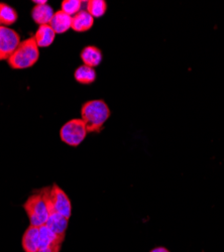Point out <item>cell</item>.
Segmentation results:
<instances>
[{
	"mask_svg": "<svg viewBox=\"0 0 224 252\" xmlns=\"http://www.w3.org/2000/svg\"><path fill=\"white\" fill-rule=\"evenodd\" d=\"M81 6H82V1L80 0H64L61 10L72 16L81 11Z\"/></svg>",
	"mask_w": 224,
	"mask_h": 252,
	"instance_id": "obj_18",
	"label": "cell"
},
{
	"mask_svg": "<svg viewBox=\"0 0 224 252\" xmlns=\"http://www.w3.org/2000/svg\"><path fill=\"white\" fill-rule=\"evenodd\" d=\"M38 58V47L32 36L22 41L7 61L12 69L22 70L32 67L37 62Z\"/></svg>",
	"mask_w": 224,
	"mask_h": 252,
	"instance_id": "obj_2",
	"label": "cell"
},
{
	"mask_svg": "<svg viewBox=\"0 0 224 252\" xmlns=\"http://www.w3.org/2000/svg\"><path fill=\"white\" fill-rule=\"evenodd\" d=\"M81 116L88 132H100L110 116V110L103 100H91L82 106Z\"/></svg>",
	"mask_w": 224,
	"mask_h": 252,
	"instance_id": "obj_1",
	"label": "cell"
},
{
	"mask_svg": "<svg viewBox=\"0 0 224 252\" xmlns=\"http://www.w3.org/2000/svg\"><path fill=\"white\" fill-rule=\"evenodd\" d=\"M32 226L39 227L46 225L50 216V210L46 199L40 191L31 196L24 205Z\"/></svg>",
	"mask_w": 224,
	"mask_h": 252,
	"instance_id": "obj_4",
	"label": "cell"
},
{
	"mask_svg": "<svg viewBox=\"0 0 224 252\" xmlns=\"http://www.w3.org/2000/svg\"><path fill=\"white\" fill-rule=\"evenodd\" d=\"M74 77L78 83L89 85V84H92L96 80V71L94 70V68L83 65L77 68Z\"/></svg>",
	"mask_w": 224,
	"mask_h": 252,
	"instance_id": "obj_15",
	"label": "cell"
},
{
	"mask_svg": "<svg viewBox=\"0 0 224 252\" xmlns=\"http://www.w3.org/2000/svg\"><path fill=\"white\" fill-rule=\"evenodd\" d=\"M33 3H35V5H43V4H47L46 0H43V1H39V0H33Z\"/></svg>",
	"mask_w": 224,
	"mask_h": 252,
	"instance_id": "obj_21",
	"label": "cell"
},
{
	"mask_svg": "<svg viewBox=\"0 0 224 252\" xmlns=\"http://www.w3.org/2000/svg\"><path fill=\"white\" fill-rule=\"evenodd\" d=\"M19 44L20 38L15 31L0 26V61L8 60Z\"/></svg>",
	"mask_w": 224,
	"mask_h": 252,
	"instance_id": "obj_6",
	"label": "cell"
},
{
	"mask_svg": "<svg viewBox=\"0 0 224 252\" xmlns=\"http://www.w3.org/2000/svg\"><path fill=\"white\" fill-rule=\"evenodd\" d=\"M39 250L47 249L54 246H61L65 239V236L58 235L46 225L39 226Z\"/></svg>",
	"mask_w": 224,
	"mask_h": 252,
	"instance_id": "obj_7",
	"label": "cell"
},
{
	"mask_svg": "<svg viewBox=\"0 0 224 252\" xmlns=\"http://www.w3.org/2000/svg\"><path fill=\"white\" fill-rule=\"evenodd\" d=\"M151 252H169V251L164 247H158V248H155L154 250H152Z\"/></svg>",
	"mask_w": 224,
	"mask_h": 252,
	"instance_id": "obj_20",
	"label": "cell"
},
{
	"mask_svg": "<svg viewBox=\"0 0 224 252\" xmlns=\"http://www.w3.org/2000/svg\"><path fill=\"white\" fill-rule=\"evenodd\" d=\"M48 204L50 213H59L66 218H70L72 213V204L66 193L58 185L40 190Z\"/></svg>",
	"mask_w": 224,
	"mask_h": 252,
	"instance_id": "obj_3",
	"label": "cell"
},
{
	"mask_svg": "<svg viewBox=\"0 0 224 252\" xmlns=\"http://www.w3.org/2000/svg\"><path fill=\"white\" fill-rule=\"evenodd\" d=\"M80 56L84 63V65L91 68L99 66L101 61H102V53L94 46H88L84 48L83 51L81 52Z\"/></svg>",
	"mask_w": 224,
	"mask_h": 252,
	"instance_id": "obj_13",
	"label": "cell"
},
{
	"mask_svg": "<svg viewBox=\"0 0 224 252\" xmlns=\"http://www.w3.org/2000/svg\"><path fill=\"white\" fill-rule=\"evenodd\" d=\"M50 26L54 30L56 34L64 33L72 28V16L62 10L56 11L51 20Z\"/></svg>",
	"mask_w": 224,
	"mask_h": 252,
	"instance_id": "obj_8",
	"label": "cell"
},
{
	"mask_svg": "<svg viewBox=\"0 0 224 252\" xmlns=\"http://www.w3.org/2000/svg\"><path fill=\"white\" fill-rule=\"evenodd\" d=\"M107 4L104 0H89L87 1V11L95 18L103 16L106 12Z\"/></svg>",
	"mask_w": 224,
	"mask_h": 252,
	"instance_id": "obj_17",
	"label": "cell"
},
{
	"mask_svg": "<svg viewBox=\"0 0 224 252\" xmlns=\"http://www.w3.org/2000/svg\"><path fill=\"white\" fill-rule=\"evenodd\" d=\"M93 24L94 17L87 10H81L72 17V30L78 32L89 31Z\"/></svg>",
	"mask_w": 224,
	"mask_h": 252,
	"instance_id": "obj_9",
	"label": "cell"
},
{
	"mask_svg": "<svg viewBox=\"0 0 224 252\" xmlns=\"http://www.w3.org/2000/svg\"><path fill=\"white\" fill-rule=\"evenodd\" d=\"M17 20V12L6 3H0V26L8 27Z\"/></svg>",
	"mask_w": 224,
	"mask_h": 252,
	"instance_id": "obj_16",
	"label": "cell"
},
{
	"mask_svg": "<svg viewBox=\"0 0 224 252\" xmlns=\"http://www.w3.org/2000/svg\"><path fill=\"white\" fill-rule=\"evenodd\" d=\"M68 218L59 213H50L46 226H48L56 234L65 236V232L68 227Z\"/></svg>",
	"mask_w": 224,
	"mask_h": 252,
	"instance_id": "obj_14",
	"label": "cell"
},
{
	"mask_svg": "<svg viewBox=\"0 0 224 252\" xmlns=\"http://www.w3.org/2000/svg\"><path fill=\"white\" fill-rule=\"evenodd\" d=\"M60 248H61V246H54V247L47 248V249H40L37 252H59Z\"/></svg>",
	"mask_w": 224,
	"mask_h": 252,
	"instance_id": "obj_19",
	"label": "cell"
},
{
	"mask_svg": "<svg viewBox=\"0 0 224 252\" xmlns=\"http://www.w3.org/2000/svg\"><path fill=\"white\" fill-rule=\"evenodd\" d=\"M37 47L47 48L53 44V41L56 37V32L51 28L50 25L39 26L37 29L35 35L33 36Z\"/></svg>",
	"mask_w": 224,
	"mask_h": 252,
	"instance_id": "obj_12",
	"label": "cell"
},
{
	"mask_svg": "<svg viewBox=\"0 0 224 252\" xmlns=\"http://www.w3.org/2000/svg\"><path fill=\"white\" fill-rule=\"evenodd\" d=\"M54 14V9L49 4L35 5L32 10V19L38 26L50 25Z\"/></svg>",
	"mask_w": 224,
	"mask_h": 252,
	"instance_id": "obj_11",
	"label": "cell"
},
{
	"mask_svg": "<svg viewBox=\"0 0 224 252\" xmlns=\"http://www.w3.org/2000/svg\"><path fill=\"white\" fill-rule=\"evenodd\" d=\"M88 131L82 119H72L65 123L60 130V136L65 143L78 146L85 139Z\"/></svg>",
	"mask_w": 224,
	"mask_h": 252,
	"instance_id": "obj_5",
	"label": "cell"
},
{
	"mask_svg": "<svg viewBox=\"0 0 224 252\" xmlns=\"http://www.w3.org/2000/svg\"><path fill=\"white\" fill-rule=\"evenodd\" d=\"M23 247L26 252H37L39 250L38 227L30 226L23 237Z\"/></svg>",
	"mask_w": 224,
	"mask_h": 252,
	"instance_id": "obj_10",
	"label": "cell"
}]
</instances>
